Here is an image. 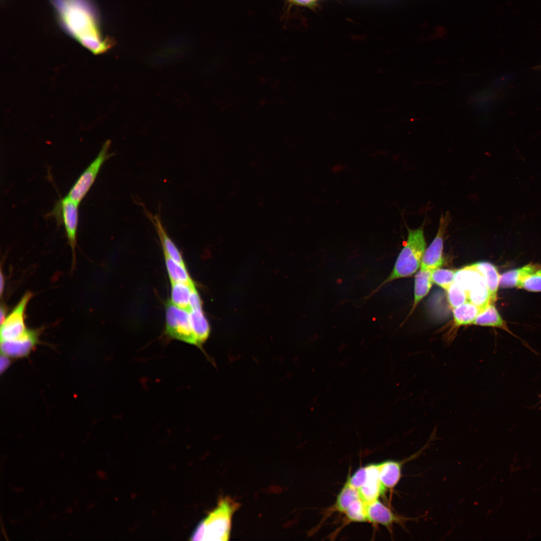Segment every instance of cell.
Returning a JSON list of instances; mask_svg holds the SVG:
<instances>
[{
  "label": "cell",
  "mask_w": 541,
  "mask_h": 541,
  "mask_svg": "<svg viewBox=\"0 0 541 541\" xmlns=\"http://www.w3.org/2000/svg\"><path fill=\"white\" fill-rule=\"evenodd\" d=\"M407 240L396 259L392 270L367 296L368 298L377 293L388 283L411 276L419 268L426 247L423 225L414 229L407 228Z\"/></svg>",
  "instance_id": "1"
},
{
  "label": "cell",
  "mask_w": 541,
  "mask_h": 541,
  "mask_svg": "<svg viewBox=\"0 0 541 541\" xmlns=\"http://www.w3.org/2000/svg\"><path fill=\"white\" fill-rule=\"evenodd\" d=\"M237 506L229 498L221 500L216 508L198 526L192 535L193 539L228 540L232 515Z\"/></svg>",
  "instance_id": "2"
},
{
  "label": "cell",
  "mask_w": 541,
  "mask_h": 541,
  "mask_svg": "<svg viewBox=\"0 0 541 541\" xmlns=\"http://www.w3.org/2000/svg\"><path fill=\"white\" fill-rule=\"evenodd\" d=\"M165 335L197 346L196 340L191 326L190 311L178 307L169 301L166 305Z\"/></svg>",
  "instance_id": "3"
},
{
  "label": "cell",
  "mask_w": 541,
  "mask_h": 541,
  "mask_svg": "<svg viewBox=\"0 0 541 541\" xmlns=\"http://www.w3.org/2000/svg\"><path fill=\"white\" fill-rule=\"evenodd\" d=\"M111 141L107 140L97 157L81 173L66 195L78 204L83 200L94 184L104 162L113 154L109 152Z\"/></svg>",
  "instance_id": "4"
},
{
  "label": "cell",
  "mask_w": 541,
  "mask_h": 541,
  "mask_svg": "<svg viewBox=\"0 0 541 541\" xmlns=\"http://www.w3.org/2000/svg\"><path fill=\"white\" fill-rule=\"evenodd\" d=\"M79 204L66 196L57 202L50 213L57 221L64 226L69 244L73 254V265L75 262V250L79 222Z\"/></svg>",
  "instance_id": "5"
},
{
  "label": "cell",
  "mask_w": 541,
  "mask_h": 541,
  "mask_svg": "<svg viewBox=\"0 0 541 541\" xmlns=\"http://www.w3.org/2000/svg\"><path fill=\"white\" fill-rule=\"evenodd\" d=\"M33 297L30 292H26L12 312L1 325V341H11L25 336L29 331L25 324V314L29 302Z\"/></svg>",
  "instance_id": "6"
},
{
  "label": "cell",
  "mask_w": 541,
  "mask_h": 541,
  "mask_svg": "<svg viewBox=\"0 0 541 541\" xmlns=\"http://www.w3.org/2000/svg\"><path fill=\"white\" fill-rule=\"evenodd\" d=\"M450 218L448 212L441 215L437 234L423 255L421 269L432 270L442 265L443 262L442 252L444 236L449 225Z\"/></svg>",
  "instance_id": "7"
},
{
  "label": "cell",
  "mask_w": 541,
  "mask_h": 541,
  "mask_svg": "<svg viewBox=\"0 0 541 541\" xmlns=\"http://www.w3.org/2000/svg\"><path fill=\"white\" fill-rule=\"evenodd\" d=\"M42 329H30L25 336L11 341H1L2 354L12 359L27 357L40 343Z\"/></svg>",
  "instance_id": "8"
},
{
  "label": "cell",
  "mask_w": 541,
  "mask_h": 541,
  "mask_svg": "<svg viewBox=\"0 0 541 541\" xmlns=\"http://www.w3.org/2000/svg\"><path fill=\"white\" fill-rule=\"evenodd\" d=\"M368 521L374 525L380 524L385 527L391 534L393 533L394 524H398L404 527L408 520L416 519L402 516L394 513L391 509L377 499L367 504Z\"/></svg>",
  "instance_id": "9"
},
{
  "label": "cell",
  "mask_w": 541,
  "mask_h": 541,
  "mask_svg": "<svg viewBox=\"0 0 541 541\" xmlns=\"http://www.w3.org/2000/svg\"><path fill=\"white\" fill-rule=\"evenodd\" d=\"M428 444H426L418 451L403 460H388L379 463V476L383 485L386 489L392 490L401 478L403 465L419 456Z\"/></svg>",
  "instance_id": "10"
},
{
  "label": "cell",
  "mask_w": 541,
  "mask_h": 541,
  "mask_svg": "<svg viewBox=\"0 0 541 541\" xmlns=\"http://www.w3.org/2000/svg\"><path fill=\"white\" fill-rule=\"evenodd\" d=\"M366 466V479L358 490L360 497L368 504L378 499L380 496L385 494L387 489L380 480L378 463L369 464Z\"/></svg>",
  "instance_id": "11"
},
{
  "label": "cell",
  "mask_w": 541,
  "mask_h": 541,
  "mask_svg": "<svg viewBox=\"0 0 541 541\" xmlns=\"http://www.w3.org/2000/svg\"><path fill=\"white\" fill-rule=\"evenodd\" d=\"M145 212L157 231L164 255L168 256L177 262L185 265L180 251L163 227L160 215L158 214H153L145 208Z\"/></svg>",
  "instance_id": "12"
},
{
  "label": "cell",
  "mask_w": 541,
  "mask_h": 541,
  "mask_svg": "<svg viewBox=\"0 0 541 541\" xmlns=\"http://www.w3.org/2000/svg\"><path fill=\"white\" fill-rule=\"evenodd\" d=\"M540 268V265L530 263L521 267L505 272L500 276L499 287L505 289L517 287L525 278Z\"/></svg>",
  "instance_id": "13"
},
{
  "label": "cell",
  "mask_w": 541,
  "mask_h": 541,
  "mask_svg": "<svg viewBox=\"0 0 541 541\" xmlns=\"http://www.w3.org/2000/svg\"><path fill=\"white\" fill-rule=\"evenodd\" d=\"M472 324L498 328L513 335L492 303L479 312Z\"/></svg>",
  "instance_id": "14"
},
{
  "label": "cell",
  "mask_w": 541,
  "mask_h": 541,
  "mask_svg": "<svg viewBox=\"0 0 541 541\" xmlns=\"http://www.w3.org/2000/svg\"><path fill=\"white\" fill-rule=\"evenodd\" d=\"M476 268L482 274L490 293L491 303L497 299V293L499 287L500 276L496 267L487 261L474 263Z\"/></svg>",
  "instance_id": "15"
},
{
  "label": "cell",
  "mask_w": 541,
  "mask_h": 541,
  "mask_svg": "<svg viewBox=\"0 0 541 541\" xmlns=\"http://www.w3.org/2000/svg\"><path fill=\"white\" fill-rule=\"evenodd\" d=\"M191 326L196 340L197 347L201 348L209 334V326L201 308L190 311Z\"/></svg>",
  "instance_id": "16"
},
{
  "label": "cell",
  "mask_w": 541,
  "mask_h": 541,
  "mask_svg": "<svg viewBox=\"0 0 541 541\" xmlns=\"http://www.w3.org/2000/svg\"><path fill=\"white\" fill-rule=\"evenodd\" d=\"M431 271L422 269L417 272L414 281V299L410 314L415 310L418 303L428 293L432 284Z\"/></svg>",
  "instance_id": "17"
},
{
  "label": "cell",
  "mask_w": 541,
  "mask_h": 541,
  "mask_svg": "<svg viewBox=\"0 0 541 541\" xmlns=\"http://www.w3.org/2000/svg\"><path fill=\"white\" fill-rule=\"evenodd\" d=\"M171 302L175 306L190 311L189 299L193 283L171 282Z\"/></svg>",
  "instance_id": "18"
},
{
  "label": "cell",
  "mask_w": 541,
  "mask_h": 541,
  "mask_svg": "<svg viewBox=\"0 0 541 541\" xmlns=\"http://www.w3.org/2000/svg\"><path fill=\"white\" fill-rule=\"evenodd\" d=\"M479 309L469 302L453 309L455 325L457 327L472 324L480 312Z\"/></svg>",
  "instance_id": "19"
},
{
  "label": "cell",
  "mask_w": 541,
  "mask_h": 541,
  "mask_svg": "<svg viewBox=\"0 0 541 541\" xmlns=\"http://www.w3.org/2000/svg\"><path fill=\"white\" fill-rule=\"evenodd\" d=\"M359 498L358 489L346 482L337 495L336 501L330 510L344 513L349 506Z\"/></svg>",
  "instance_id": "20"
},
{
  "label": "cell",
  "mask_w": 541,
  "mask_h": 541,
  "mask_svg": "<svg viewBox=\"0 0 541 541\" xmlns=\"http://www.w3.org/2000/svg\"><path fill=\"white\" fill-rule=\"evenodd\" d=\"M164 257L171 282L193 283L185 265L177 262L168 256L164 255Z\"/></svg>",
  "instance_id": "21"
},
{
  "label": "cell",
  "mask_w": 541,
  "mask_h": 541,
  "mask_svg": "<svg viewBox=\"0 0 541 541\" xmlns=\"http://www.w3.org/2000/svg\"><path fill=\"white\" fill-rule=\"evenodd\" d=\"M367 504L360 497L354 500L344 513L350 522H364L368 521Z\"/></svg>",
  "instance_id": "22"
},
{
  "label": "cell",
  "mask_w": 541,
  "mask_h": 541,
  "mask_svg": "<svg viewBox=\"0 0 541 541\" xmlns=\"http://www.w3.org/2000/svg\"><path fill=\"white\" fill-rule=\"evenodd\" d=\"M456 271L437 268L431 271L432 282L447 291L454 282Z\"/></svg>",
  "instance_id": "23"
},
{
  "label": "cell",
  "mask_w": 541,
  "mask_h": 541,
  "mask_svg": "<svg viewBox=\"0 0 541 541\" xmlns=\"http://www.w3.org/2000/svg\"><path fill=\"white\" fill-rule=\"evenodd\" d=\"M447 292L449 303L453 309L468 301L466 292L455 282L451 284Z\"/></svg>",
  "instance_id": "24"
},
{
  "label": "cell",
  "mask_w": 541,
  "mask_h": 541,
  "mask_svg": "<svg viewBox=\"0 0 541 541\" xmlns=\"http://www.w3.org/2000/svg\"><path fill=\"white\" fill-rule=\"evenodd\" d=\"M529 292H541V275L534 273L525 278L517 287Z\"/></svg>",
  "instance_id": "25"
},
{
  "label": "cell",
  "mask_w": 541,
  "mask_h": 541,
  "mask_svg": "<svg viewBox=\"0 0 541 541\" xmlns=\"http://www.w3.org/2000/svg\"><path fill=\"white\" fill-rule=\"evenodd\" d=\"M366 477V466L360 467L352 476H349L348 477L346 482L355 488L358 489L364 484Z\"/></svg>",
  "instance_id": "26"
},
{
  "label": "cell",
  "mask_w": 541,
  "mask_h": 541,
  "mask_svg": "<svg viewBox=\"0 0 541 541\" xmlns=\"http://www.w3.org/2000/svg\"><path fill=\"white\" fill-rule=\"evenodd\" d=\"M189 307L190 311L201 308L200 298L195 287L193 288L191 293L189 299Z\"/></svg>",
  "instance_id": "27"
},
{
  "label": "cell",
  "mask_w": 541,
  "mask_h": 541,
  "mask_svg": "<svg viewBox=\"0 0 541 541\" xmlns=\"http://www.w3.org/2000/svg\"><path fill=\"white\" fill-rule=\"evenodd\" d=\"M290 4L312 8L315 6L320 0H288Z\"/></svg>",
  "instance_id": "28"
},
{
  "label": "cell",
  "mask_w": 541,
  "mask_h": 541,
  "mask_svg": "<svg viewBox=\"0 0 541 541\" xmlns=\"http://www.w3.org/2000/svg\"><path fill=\"white\" fill-rule=\"evenodd\" d=\"M12 359L10 357L2 354L1 357V372L4 373L11 364Z\"/></svg>",
  "instance_id": "29"
},
{
  "label": "cell",
  "mask_w": 541,
  "mask_h": 541,
  "mask_svg": "<svg viewBox=\"0 0 541 541\" xmlns=\"http://www.w3.org/2000/svg\"><path fill=\"white\" fill-rule=\"evenodd\" d=\"M0 312L1 325H2L5 321L8 313V308L4 304L2 303L1 305Z\"/></svg>",
  "instance_id": "30"
},
{
  "label": "cell",
  "mask_w": 541,
  "mask_h": 541,
  "mask_svg": "<svg viewBox=\"0 0 541 541\" xmlns=\"http://www.w3.org/2000/svg\"><path fill=\"white\" fill-rule=\"evenodd\" d=\"M5 282V277H4V275L3 274L2 270L1 269V286H0V293H1V297H2V295H3L4 291Z\"/></svg>",
  "instance_id": "31"
},
{
  "label": "cell",
  "mask_w": 541,
  "mask_h": 541,
  "mask_svg": "<svg viewBox=\"0 0 541 541\" xmlns=\"http://www.w3.org/2000/svg\"><path fill=\"white\" fill-rule=\"evenodd\" d=\"M536 274L541 275V268L537 270L536 272Z\"/></svg>",
  "instance_id": "32"
},
{
  "label": "cell",
  "mask_w": 541,
  "mask_h": 541,
  "mask_svg": "<svg viewBox=\"0 0 541 541\" xmlns=\"http://www.w3.org/2000/svg\"><path fill=\"white\" fill-rule=\"evenodd\" d=\"M540 397L541 398V396Z\"/></svg>",
  "instance_id": "33"
}]
</instances>
